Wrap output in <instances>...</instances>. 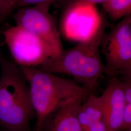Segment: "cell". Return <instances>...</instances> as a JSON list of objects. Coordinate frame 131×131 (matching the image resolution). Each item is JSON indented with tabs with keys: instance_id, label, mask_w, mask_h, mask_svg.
Segmentation results:
<instances>
[{
	"instance_id": "obj_17",
	"label": "cell",
	"mask_w": 131,
	"mask_h": 131,
	"mask_svg": "<svg viewBox=\"0 0 131 131\" xmlns=\"http://www.w3.org/2000/svg\"><path fill=\"white\" fill-rule=\"evenodd\" d=\"M84 131H110L103 119L95 122Z\"/></svg>"
},
{
	"instance_id": "obj_6",
	"label": "cell",
	"mask_w": 131,
	"mask_h": 131,
	"mask_svg": "<svg viewBox=\"0 0 131 131\" xmlns=\"http://www.w3.org/2000/svg\"><path fill=\"white\" fill-rule=\"evenodd\" d=\"M51 4L19 8L14 15L16 25L35 34L47 42L56 56L64 50L54 18L49 12Z\"/></svg>"
},
{
	"instance_id": "obj_8",
	"label": "cell",
	"mask_w": 131,
	"mask_h": 131,
	"mask_svg": "<svg viewBox=\"0 0 131 131\" xmlns=\"http://www.w3.org/2000/svg\"><path fill=\"white\" fill-rule=\"evenodd\" d=\"M101 96L103 102V119L109 131H121L122 116L126 104L121 80L113 77Z\"/></svg>"
},
{
	"instance_id": "obj_16",
	"label": "cell",
	"mask_w": 131,
	"mask_h": 131,
	"mask_svg": "<svg viewBox=\"0 0 131 131\" xmlns=\"http://www.w3.org/2000/svg\"><path fill=\"white\" fill-rule=\"evenodd\" d=\"M122 89L126 103H131V78L121 80Z\"/></svg>"
},
{
	"instance_id": "obj_7",
	"label": "cell",
	"mask_w": 131,
	"mask_h": 131,
	"mask_svg": "<svg viewBox=\"0 0 131 131\" xmlns=\"http://www.w3.org/2000/svg\"><path fill=\"white\" fill-rule=\"evenodd\" d=\"M95 6L75 4L66 7L62 30L67 38L79 42L94 33L101 17V14H99Z\"/></svg>"
},
{
	"instance_id": "obj_1",
	"label": "cell",
	"mask_w": 131,
	"mask_h": 131,
	"mask_svg": "<svg viewBox=\"0 0 131 131\" xmlns=\"http://www.w3.org/2000/svg\"><path fill=\"white\" fill-rule=\"evenodd\" d=\"M107 24L104 16L101 14L98 26L90 37L79 41L74 47L63 50L58 56L50 58L37 68L54 74L71 76L77 84L93 93L100 78L106 74L100 46Z\"/></svg>"
},
{
	"instance_id": "obj_5",
	"label": "cell",
	"mask_w": 131,
	"mask_h": 131,
	"mask_svg": "<svg viewBox=\"0 0 131 131\" xmlns=\"http://www.w3.org/2000/svg\"><path fill=\"white\" fill-rule=\"evenodd\" d=\"M4 37L15 64L19 67L37 68L56 56L47 42L18 25L7 29Z\"/></svg>"
},
{
	"instance_id": "obj_3",
	"label": "cell",
	"mask_w": 131,
	"mask_h": 131,
	"mask_svg": "<svg viewBox=\"0 0 131 131\" xmlns=\"http://www.w3.org/2000/svg\"><path fill=\"white\" fill-rule=\"evenodd\" d=\"M0 75V128L4 131H31L35 112L27 82L15 63L2 60Z\"/></svg>"
},
{
	"instance_id": "obj_2",
	"label": "cell",
	"mask_w": 131,
	"mask_h": 131,
	"mask_svg": "<svg viewBox=\"0 0 131 131\" xmlns=\"http://www.w3.org/2000/svg\"><path fill=\"white\" fill-rule=\"evenodd\" d=\"M19 67L27 82L37 117L36 131H41L47 118L58 108L74 99L93 94L73 80L36 67Z\"/></svg>"
},
{
	"instance_id": "obj_19",
	"label": "cell",
	"mask_w": 131,
	"mask_h": 131,
	"mask_svg": "<svg viewBox=\"0 0 131 131\" xmlns=\"http://www.w3.org/2000/svg\"><path fill=\"white\" fill-rule=\"evenodd\" d=\"M124 131H131V129H129V130H127Z\"/></svg>"
},
{
	"instance_id": "obj_13",
	"label": "cell",
	"mask_w": 131,
	"mask_h": 131,
	"mask_svg": "<svg viewBox=\"0 0 131 131\" xmlns=\"http://www.w3.org/2000/svg\"><path fill=\"white\" fill-rule=\"evenodd\" d=\"M106 0H59L58 4L64 5L65 7L75 4H88L95 5L97 4H101L102 5Z\"/></svg>"
},
{
	"instance_id": "obj_15",
	"label": "cell",
	"mask_w": 131,
	"mask_h": 131,
	"mask_svg": "<svg viewBox=\"0 0 131 131\" xmlns=\"http://www.w3.org/2000/svg\"><path fill=\"white\" fill-rule=\"evenodd\" d=\"M131 129V103H126L122 116L121 131Z\"/></svg>"
},
{
	"instance_id": "obj_12",
	"label": "cell",
	"mask_w": 131,
	"mask_h": 131,
	"mask_svg": "<svg viewBox=\"0 0 131 131\" xmlns=\"http://www.w3.org/2000/svg\"><path fill=\"white\" fill-rule=\"evenodd\" d=\"M18 0H0V19L4 20L17 8Z\"/></svg>"
},
{
	"instance_id": "obj_14",
	"label": "cell",
	"mask_w": 131,
	"mask_h": 131,
	"mask_svg": "<svg viewBox=\"0 0 131 131\" xmlns=\"http://www.w3.org/2000/svg\"><path fill=\"white\" fill-rule=\"evenodd\" d=\"M58 1L59 0H18L17 8L46 4L52 5Z\"/></svg>"
},
{
	"instance_id": "obj_9",
	"label": "cell",
	"mask_w": 131,
	"mask_h": 131,
	"mask_svg": "<svg viewBox=\"0 0 131 131\" xmlns=\"http://www.w3.org/2000/svg\"><path fill=\"white\" fill-rule=\"evenodd\" d=\"M88 97L74 99L58 108L47 118L41 131H83L77 117V111Z\"/></svg>"
},
{
	"instance_id": "obj_20",
	"label": "cell",
	"mask_w": 131,
	"mask_h": 131,
	"mask_svg": "<svg viewBox=\"0 0 131 131\" xmlns=\"http://www.w3.org/2000/svg\"><path fill=\"white\" fill-rule=\"evenodd\" d=\"M0 131H4V130H3V129H2V128H0Z\"/></svg>"
},
{
	"instance_id": "obj_11",
	"label": "cell",
	"mask_w": 131,
	"mask_h": 131,
	"mask_svg": "<svg viewBox=\"0 0 131 131\" xmlns=\"http://www.w3.org/2000/svg\"><path fill=\"white\" fill-rule=\"evenodd\" d=\"M102 5L105 12L114 20L131 16V0H106Z\"/></svg>"
},
{
	"instance_id": "obj_18",
	"label": "cell",
	"mask_w": 131,
	"mask_h": 131,
	"mask_svg": "<svg viewBox=\"0 0 131 131\" xmlns=\"http://www.w3.org/2000/svg\"><path fill=\"white\" fill-rule=\"evenodd\" d=\"M1 61H2V58H1V53H0V64H1Z\"/></svg>"
},
{
	"instance_id": "obj_4",
	"label": "cell",
	"mask_w": 131,
	"mask_h": 131,
	"mask_svg": "<svg viewBox=\"0 0 131 131\" xmlns=\"http://www.w3.org/2000/svg\"><path fill=\"white\" fill-rule=\"evenodd\" d=\"M100 48L105 57L106 74L131 78V16L104 32Z\"/></svg>"
},
{
	"instance_id": "obj_10",
	"label": "cell",
	"mask_w": 131,
	"mask_h": 131,
	"mask_svg": "<svg viewBox=\"0 0 131 131\" xmlns=\"http://www.w3.org/2000/svg\"><path fill=\"white\" fill-rule=\"evenodd\" d=\"M103 102L101 95L91 94L81 104L77 111V117L83 131L95 122L103 117Z\"/></svg>"
}]
</instances>
